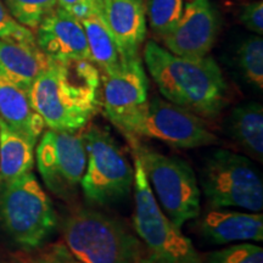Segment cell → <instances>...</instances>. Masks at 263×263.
<instances>
[{
	"instance_id": "cell-1",
	"label": "cell",
	"mask_w": 263,
	"mask_h": 263,
	"mask_svg": "<svg viewBox=\"0 0 263 263\" xmlns=\"http://www.w3.org/2000/svg\"><path fill=\"white\" fill-rule=\"evenodd\" d=\"M101 73L90 60H52L28 89L34 111L49 129H84L100 107Z\"/></svg>"
},
{
	"instance_id": "cell-2",
	"label": "cell",
	"mask_w": 263,
	"mask_h": 263,
	"mask_svg": "<svg viewBox=\"0 0 263 263\" xmlns=\"http://www.w3.org/2000/svg\"><path fill=\"white\" fill-rule=\"evenodd\" d=\"M143 58L161 94L170 103L209 120L222 112L228 85L215 59L209 55L201 59L177 57L155 41L146 43Z\"/></svg>"
},
{
	"instance_id": "cell-3",
	"label": "cell",
	"mask_w": 263,
	"mask_h": 263,
	"mask_svg": "<svg viewBox=\"0 0 263 263\" xmlns=\"http://www.w3.org/2000/svg\"><path fill=\"white\" fill-rule=\"evenodd\" d=\"M65 245L81 263H138L145 250L127 223L94 209H77L62 222Z\"/></svg>"
},
{
	"instance_id": "cell-4",
	"label": "cell",
	"mask_w": 263,
	"mask_h": 263,
	"mask_svg": "<svg viewBox=\"0 0 263 263\" xmlns=\"http://www.w3.org/2000/svg\"><path fill=\"white\" fill-rule=\"evenodd\" d=\"M58 226L55 207L34 173L0 184V229L16 246L42 248Z\"/></svg>"
},
{
	"instance_id": "cell-5",
	"label": "cell",
	"mask_w": 263,
	"mask_h": 263,
	"mask_svg": "<svg viewBox=\"0 0 263 263\" xmlns=\"http://www.w3.org/2000/svg\"><path fill=\"white\" fill-rule=\"evenodd\" d=\"M133 228L145 254L138 263H203L189 238L156 202L139 157L134 155Z\"/></svg>"
},
{
	"instance_id": "cell-6",
	"label": "cell",
	"mask_w": 263,
	"mask_h": 263,
	"mask_svg": "<svg viewBox=\"0 0 263 263\" xmlns=\"http://www.w3.org/2000/svg\"><path fill=\"white\" fill-rule=\"evenodd\" d=\"M134 155L139 157L156 202L174 226L180 229L200 215L197 177L192 166L177 156H168L132 143Z\"/></svg>"
},
{
	"instance_id": "cell-7",
	"label": "cell",
	"mask_w": 263,
	"mask_h": 263,
	"mask_svg": "<svg viewBox=\"0 0 263 263\" xmlns=\"http://www.w3.org/2000/svg\"><path fill=\"white\" fill-rule=\"evenodd\" d=\"M200 185L211 209L241 207L250 212L263 209V180L249 157L217 149L207 155Z\"/></svg>"
},
{
	"instance_id": "cell-8",
	"label": "cell",
	"mask_w": 263,
	"mask_h": 263,
	"mask_svg": "<svg viewBox=\"0 0 263 263\" xmlns=\"http://www.w3.org/2000/svg\"><path fill=\"white\" fill-rule=\"evenodd\" d=\"M118 129L130 143L139 138H147L180 149L212 146L221 143L203 118L157 97L147 100L145 106Z\"/></svg>"
},
{
	"instance_id": "cell-9",
	"label": "cell",
	"mask_w": 263,
	"mask_h": 263,
	"mask_svg": "<svg viewBox=\"0 0 263 263\" xmlns=\"http://www.w3.org/2000/svg\"><path fill=\"white\" fill-rule=\"evenodd\" d=\"M83 137L87 167L81 188L85 200L94 205H106L127 197L133 188L134 166L115 138L98 126L88 127Z\"/></svg>"
},
{
	"instance_id": "cell-10",
	"label": "cell",
	"mask_w": 263,
	"mask_h": 263,
	"mask_svg": "<svg viewBox=\"0 0 263 263\" xmlns=\"http://www.w3.org/2000/svg\"><path fill=\"white\" fill-rule=\"evenodd\" d=\"M35 162L47 188L60 199H72L87 167L83 132L44 130L35 147Z\"/></svg>"
},
{
	"instance_id": "cell-11",
	"label": "cell",
	"mask_w": 263,
	"mask_h": 263,
	"mask_svg": "<svg viewBox=\"0 0 263 263\" xmlns=\"http://www.w3.org/2000/svg\"><path fill=\"white\" fill-rule=\"evenodd\" d=\"M101 82L104 112L117 128L122 127L149 100V80L140 57L123 61L120 70L114 73L101 74Z\"/></svg>"
},
{
	"instance_id": "cell-12",
	"label": "cell",
	"mask_w": 263,
	"mask_h": 263,
	"mask_svg": "<svg viewBox=\"0 0 263 263\" xmlns=\"http://www.w3.org/2000/svg\"><path fill=\"white\" fill-rule=\"evenodd\" d=\"M219 31V21L211 0H190L174 28L162 39L163 48L186 59L209 55Z\"/></svg>"
},
{
	"instance_id": "cell-13",
	"label": "cell",
	"mask_w": 263,
	"mask_h": 263,
	"mask_svg": "<svg viewBox=\"0 0 263 263\" xmlns=\"http://www.w3.org/2000/svg\"><path fill=\"white\" fill-rule=\"evenodd\" d=\"M35 31L37 47L48 59L90 60L89 48L82 22L60 6L52 10Z\"/></svg>"
},
{
	"instance_id": "cell-14",
	"label": "cell",
	"mask_w": 263,
	"mask_h": 263,
	"mask_svg": "<svg viewBox=\"0 0 263 263\" xmlns=\"http://www.w3.org/2000/svg\"><path fill=\"white\" fill-rule=\"evenodd\" d=\"M101 17L110 29L123 61L140 57L146 37V14L143 0H103Z\"/></svg>"
},
{
	"instance_id": "cell-15",
	"label": "cell",
	"mask_w": 263,
	"mask_h": 263,
	"mask_svg": "<svg viewBox=\"0 0 263 263\" xmlns=\"http://www.w3.org/2000/svg\"><path fill=\"white\" fill-rule=\"evenodd\" d=\"M196 228L203 239L215 245L234 241H262L263 216L259 212L209 210L197 219Z\"/></svg>"
},
{
	"instance_id": "cell-16",
	"label": "cell",
	"mask_w": 263,
	"mask_h": 263,
	"mask_svg": "<svg viewBox=\"0 0 263 263\" xmlns=\"http://www.w3.org/2000/svg\"><path fill=\"white\" fill-rule=\"evenodd\" d=\"M47 64L35 43L0 38V77L28 90Z\"/></svg>"
},
{
	"instance_id": "cell-17",
	"label": "cell",
	"mask_w": 263,
	"mask_h": 263,
	"mask_svg": "<svg viewBox=\"0 0 263 263\" xmlns=\"http://www.w3.org/2000/svg\"><path fill=\"white\" fill-rule=\"evenodd\" d=\"M0 118L35 145L47 127L33 108L28 90L4 77H0Z\"/></svg>"
},
{
	"instance_id": "cell-18",
	"label": "cell",
	"mask_w": 263,
	"mask_h": 263,
	"mask_svg": "<svg viewBox=\"0 0 263 263\" xmlns=\"http://www.w3.org/2000/svg\"><path fill=\"white\" fill-rule=\"evenodd\" d=\"M35 144L0 118V184L32 172Z\"/></svg>"
},
{
	"instance_id": "cell-19",
	"label": "cell",
	"mask_w": 263,
	"mask_h": 263,
	"mask_svg": "<svg viewBox=\"0 0 263 263\" xmlns=\"http://www.w3.org/2000/svg\"><path fill=\"white\" fill-rule=\"evenodd\" d=\"M228 133L245 153L254 159L263 157V107L261 104L245 103L233 108L228 118Z\"/></svg>"
},
{
	"instance_id": "cell-20",
	"label": "cell",
	"mask_w": 263,
	"mask_h": 263,
	"mask_svg": "<svg viewBox=\"0 0 263 263\" xmlns=\"http://www.w3.org/2000/svg\"><path fill=\"white\" fill-rule=\"evenodd\" d=\"M81 22L87 37L90 60L99 68L100 73L111 74L120 70L123 59L103 17L93 16L82 20Z\"/></svg>"
},
{
	"instance_id": "cell-21",
	"label": "cell",
	"mask_w": 263,
	"mask_h": 263,
	"mask_svg": "<svg viewBox=\"0 0 263 263\" xmlns=\"http://www.w3.org/2000/svg\"><path fill=\"white\" fill-rule=\"evenodd\" d=\"M238 64L245 80L263 89V39L255 34L246 38L238 49Z\"/></svg>"
},
{
	"instance_id": "cell-22",
	"label": "cell",
	"mask_w": 263,
	"mask_h": 263,
	"mask_svg": "<svg viewBox=\"0 0 263 263\" xmlns=\"http://www.w3.org/2000/svg\"><path fill=\"white\" fill-rule=\"evenodd\" d=\"M183 0H146L145 14L157 37L163 38L172 31L183 14Z\"/></svg>"
},
{
	"instance_id": "cell-23",
	"label": "cell",
	"mask_w": 263,
	"mask_h": 263,
	"mask_svg": "<svg viewBox=\"0 0 263 263\" xmlns=\"http://www.w3.org/2000/svg\"><path fill=\"white\" fill-rule=\"evenodd\" d=\"M16 22L37 29L41 22L58 6V0H3Z\"/></svg>"
},
{
	"instance_id": "cell-24",
	"label": "cell",
	"mask_w": 263,
	"mask_h": 263,
	"mask_svg": "<svg viewBox=\"0 0 263 263\" xmlns=\"http://www.w3.org/2000/svg\"><path fill=\"white\" fill-rule=\"evenodd\" d=\"M203 263H263V249L255 244H238L210 252Z\"/></svg>"
},
{
	"instance_id": "cell-25",
	"label": "cell",
	"mask_w": 263,
	"mask_h": 263,
	"mask_svg": "<svg viewBox=\"0 0 263 263\" xmlns=\"http://www.w3.org/2000/svg\"><path fill=\"white\" fill-rule=\"evenodd\" d=\"M0 38L35 43L34 33L15 21V18L10 15L3 0H0Z\"/></svg>"
},
{
	"instance_id": "cell-26",
	"label": "cell",
	"mask_w": 263,
	"mask_h": 263,
	"mask_svg": "<svg viewBox=\"0 0 263 263\" xmlns=\"http://www.w3.org/2000/svg\"><path fill=\"white\" fill-rule=\"evenodd\" d=\"M58 6L80 21L103 12V0H58Z\"/></svg>"
},
{
	"instance_id": "cell-27",
	"label": "cell",
	"mask_w": 263,
	"mask_h": 263,
	"mask_svg": "<svg viewBox=\"0 0 263 263\" xmlns=\"http://www.w3.org/2000/svg\"><path fill=\"white\" fill-rule=\"evenodd\" d=\"M239 20L249 31L261 35L263 33V3L259 0L246 4L241 10Z\"/></svg>"
},
{
	"instance_id": "cell-28",
	"label": "cell",
	"mask_w": 263,
	"mask_h": 263,
	"mask_svg": "<svg viewBox=\"0 0 263 263\" xmlns=\"http://www.w3.org/2000/svg\"><path fill=\"white\" fill-rule=\"evenodd\" d=\"M34 263H81L64 242H57L44 249Z\"/></svg>"
},
{
	"instance_id": "cell-29",
	"label": "cell",
	"mask_w": 263,
	"mask_h": 263,
	"mask_svg": "<svg viewBox=\"0 0 263 263\" xmlns=\"http://www.w3.org/2000/svg\"><path fill=\"white\" fill-rule=\"evenodd\" d=\"M3 263H17V262H3Z\"/></svg>"
},
{
	"instance_id": "cell-30",
	"label": "cell",
	"mask_w": 263,
	"mask_h": 263,
	"mask_svg": "<svg viewBox=\"0 0 263 263\" xmlns=\"http://www.w3.org/2000/svg\"><path fill=\"white\" fill-rule=\"evenodd\" d=\"M188 2H190V0H188Z\"/></svg>"
}]
</instances>
